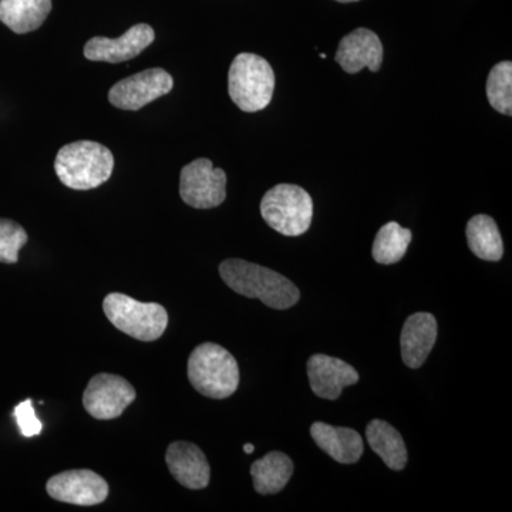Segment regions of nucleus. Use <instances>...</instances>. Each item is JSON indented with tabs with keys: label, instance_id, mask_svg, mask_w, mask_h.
Wrapping results in <instances>:
<instances>
[{
	"label": "nucleus",
	"instance_id": "1",
	"mask_svg": "<svg viewBox=\"0 0 512 512\" xmlns=\"http://www.w3.org/2000/svg\"><path fill=\"white\" fill-rule=\"evenodd\" d=\"M222 281L245 298L259 299L268 308L285 311L301 298L298 286L284 275L244 259H227L220 265Z\"/></svg>",
	"mask_w": 512,
	"mask_h": 512
},
{
	"label": "nucleus",
	"instance_id": "2",
	"mask_svg": "<svg viewBox=\"0 0 512 512\" xmlns=\"http://www.w3.org/2000/svg\"><path fill=\"white\" fill-rule=\"evenodd\" d=\"M114 157L109 148L96 141H76L60 148L55 161L57 177L72 190L100 187L113 174Z\"/></svg>",
	"mask_w": 512,
	"mask_h": 512
},
{
	"label": "nucleus",
	"instance_id": "3",
	"mask_svg": "<svg viewBox=\"0 0 512 512\" xmlns=\"http://www.w3.org/2000/svg\"><path fill=\"white\" fill-rule=\"evenodd\" d=\"M188 379L202 396L227 399L239 386L237 360L220 345L202 343L188 359Z\"/></svg>",
	"mask_w": 512,
	"mask_h": 512
},
{
	"label": "nucleus",
	"instance_id": "4",
	"mask_svg": "<svg viewBox=\"0 0 512 512\" xmlns=\"http://www.w3.org/2000/svg\"><path fill=\"white\" fill-rule=\"evenodd\" d=\"M275 90V73L264 57L241 53L235 57L228 73L231 100L245 113L264 110Z\"/></svg>",
	"mask_w": 512,
	"mask_h": 512
},
{
	"label": "nucleus",
	"instance_id": "5",
	"mask_svg": "<svg viewBox=\"0 0 512 512\" xmlns=\"http://www.w3.org/2000/svg\"><path fill=\"white\" fill-rule=\"evenodd\" d=\"M103 311L114 328L141 342L160 339L168 325V313L163 305L138 302L124 293L107 295Z\"/></svg>",
	"mask_w": 512,
	"mask_h": 512
},
{
	"label": "nucleus",
	"instance_id": "6",
	"mask_svg": "<svg viewBox=\"0 0 512 512\" xmlns=\"http://www.w3.org/2000/svg\"><path fill=\"white\" fill-rule=\"evenodd\" d=\"M261 215L279 234L299 237L311 228L313 201L299 185H275L262 198Z\"/></svg>",
	"mask_w": 512,
	"mask_h": 512
},
{
	"label": "nucleus",
	"instance_id": "7",
	"mask_svg": "<svg viewBox=\"0 0 512 512\" xmlns=\"http://www.w3.org/2000/svg\"><path fill=\"white\" fill-rule=\"evenodd\" d=\"M180 195L185 204L197 210L220 207L227 198V174L214 168L208 158H198L181 171Z\"/></svg>",
	"mask_w": 512,
	"mask_h": 512
},
{
	"label": "nucleus",
	"instance_id": "8",
	"mask_svg": "<svg viewBox=\"0 0 512 512\" xmlns=\"http://www.w3.org/2000/svg\"><path fill=\"white\" fill-rule=\"evenodd\" d=\"M136 389L124 377L100 373L83 393V406L97 420H113L136 400Z\"/></svg>",
	"mask_w": 512,
	"mask_h": 512
},
{
	"label": "nucleus",
	"instance_id": "9",
	"mask_svg": "<svg viewBox=\"0 0 512 512\" xmlns=\"http://www.w3.org/2000/svg\"><path fill=\"white\" fill-rule=\"evenodd\" d=\"M173 86L171 74L163 69H148L114 84L109 101L117 109L137 111L170 93Z\"/></svg>",
	"mask_w": 512,
	"mask_h": 512
},
{
	"label": "nucleus",
	"instance_id": "10",
	"mask_svg": "<svg viewBox=\"0 0 512 512\" xmlns=\"http://www.w3.org/2000/svg\"><path fill=\"white\" fill-rule=\"evenodd\" d=\"M46 491L60 503L92 507L109 497V484L92 470H70L47 481Z\"/></svg>",
	"mask_w": 512,
	"mask_h": 512
},
{
	"label": "nucleus",
	"instance_id": "11",
	"mask_svg": "<svg viewBox=\"0 0 512 512\" xmlns=\"http://www.w3.org/2000/svg\"><path fill=\"white\" fill-rule=\"evenodd\" d=\"M154 39V29L146 23H138L117 39L93 37L84 46V56L92 62H127L143 53Z\"/></svg>",
	"mask_w": 512,
	"mask_h": 512
},
{
	"label": "nucleus",
	"instance_id": "12",
	"mask_svg": "<svg viewBox=\"0 0 512 512\" xmlns=\"http://www.w3.org/2000/svg\"><path fill=\"white\" fill-rule=\"evenodd\" d=\"M306 367L312 392L320 399H339L345 387L353 386L360 379L355 367L338 357L313 355Z\"/></svg>",
	"mask_w": 512,
	"mask_h": 512
},
{
	"label": "nucleus",
	"instance_id": "13",
	"mask_svg": "<svg viewBox=\"0 0 512 512\" xmlns=\"http://www.w3.org/2000/svg\"><path fill=\"white\" fill-rule=\"evenodd\" d=\"M336 62L349 74L367 69L379 72L383 62V45L372 30L359 28L340 40Z\"/></svg>",
	"mask_w": 512,
	"mask_h": 512
},
{
	"label": "nucleus",
	"instance_id": "14",
	"mask_svg": "<svg viewBox=\"0 0 512 512\" xmlns=\"http://www.w3.org/2000/svg\"><path fill=\"white\" fill-rule=\"evenodd\" d=\"M168 470L183 487L202 490L210 484L211 468L200 447L188 441H174L165 454Z\"/></svg>",
	"mask_w": 512,
	"mask_h": 512
},
{
	"label": "nucleus",
	"instance_id": "15",
	"mask_svg": "<svg viewBox=\"0 0 512 512\" xmlns=\"http://www.w3.org/2000/svg\"><path fill=\"white\" fill-rule=\"evenodd\" d=\"M437 320L431 313L417 312L404 322L400 346L404 365L419 369L436 345Z\"/></svg>",
	"mask_w": 512,
	"mask_h": 512
},
{
	"label": "nucleus",
	"instance_id": "16",
	"mask_svg": "<svg viewBox=\"0 0 512 512\" xmlns=\"http://www.w3.org/2000/svg\"><path fill=\"white\" fill-rule=\"evenodd\" d=\"M311 436L320 450L340 464L357 463L365 450L360 434L348 427H333L316 421L311 426Z\"/></svg>",
	"mask_w": 512,
	"mask_h": 512
},
{
	"label": "nucleus",
	"instance_id": "17",
	"mask_svg": "<svg viewBox=\"0 0 512 512\" xmlns=\"http://www.w3.org/2000/svg\"><path fill=\"white\" fill-rule=\"evenodd\" d=\"M52 0H0V22L18 35L33 32L45 23Z\"/></svg>",
	"mask_w": 512,
	"mask_h": 512
},
{
	"label": "nucleus",
	"instance_id": "18",
	"mask_svg": "<svg viewBox=\"0 0 512 512\" xmlns=\"http://www.w3.org/2000/svg\"><path fill=\"white\" fill-rule=\"evenodd\" d=\"M370 448L394 471H402L407 464V448L402 434L383 420L370 421L366 429Z\"/></svg>",
	"mask_w": 512,
	"mask_h": 512
},
{
	"label": "nucleus",
	"instance_id": "19",
	"mask_svg": "<svg viewBox=\"0 0 512 512\" xmlns=\"http://www.w3.org/2000/svg\"><path fill=\"white\" fill-rule=\"evenodd\" d=\"M293 474L291 458L279 451H272L256 460L251 467L256 493L272 495L284 490Z\"/></svg>",
	"mask_w": 512,
	"mask_h": 512
},
{
	"label": "nucleus",
	"instance_id": "20",
	"mask_svg": "<svg viewBox=\"0 0 512 512\" xmlns=\"http://www.w3.org/2000/svg\"><path fill=\"white\" fill-rule=\"evenodd\" d=\"M468 247L477 258L498 262L504 255V242L497 224L488 215H476L467 224Z\"/></svg>",
	"mask_w": 512,
	"mask_h": 512
},
{
	"label": "nucleus",
	"instance_id": "21",
	"mask_svg": "<svg viewBox=\"0 0 512 512\" xmlns=\"http://www.w3.org/2000/svg\"><path fill=\"white\" fill-rule=\"evenodd\" d=\"M413 234L409 228L400 227L397 222H387L377 232L373 242L372 255L377 264L393 265L402 261Z\"/></svg>",
	"mask_w": 512,
	"mask_h": 512
},
{
	"label": "nucleus",
	"instance_id": "22",
	"mask_svg": "<svg viewBox=\"0 0 512 512\" xmlns=\"http://www.w3.org/2000/svg\"><path fill=\"white\" fill-rule=\"evenodd\" d=\"M487 99L498 113L512 114V63L495 64L487 79Z\"/></svg>",
	"mask_w": 512,
	"mask_h": 512
},
{
	"label": "nucleus",
	"instance_id": "23",
	"mask_svg": "<svg viewBox=\"0 0 512 512\" xmlns=\"http://www.w3.org/2000/svg\"><path fill=\"white\" fill-rule=\"evenodd\" d=\"M28 242V234L18 222L0 218V262L16 264L19 251Z\"/></svg>",
	"mask_w": 512,
	"mask_h": 512
},
{
	"label": "nucleus",
	"instance_id": "24",
	"mask_svg": "<svg viewBox=\"0 0 512 512\" xmlns=\"http://www.w3.org/2000/svg\"><path fill=\"white\" fill-rule=\"evenodd\" d=\"M15 419L20 433L25 437H35L42 433V421L37 419L32 400L28 399L16 406Z\"/></svg>",
	"mask_w": 512,
	"mask_h": 512
},
{
	"label": "nucleus",
	"instance_id": "25",
	"mask_svg": "<svg viewBox=\"0 0 512 512\" xmlns=\"http://www.w3.org/2000/svg\"><path fill=\"white\" fill-rule=\"evenodd\" d=\"M254 450H255L254 444H245V446H244L245 453L252 454V453H254Z\"/></svg>",
	"mask_w": 512,
	"mask_h": 512
},
{
	"label": "nucleus",
	"instance_id": "26",
	"mask_svg": "<svg viewBox=\"0 0 512 512\" xmlns=\"http://www.w3.org/2000/svg\"><path fill=\"white\" fill-rule=\"evenodd\" d=\"M336 2H340V3H352V2H359V0H336Z\"/></svg>",
	"mask_w": 512,
	"mask_h": 512
}]
</instances>
